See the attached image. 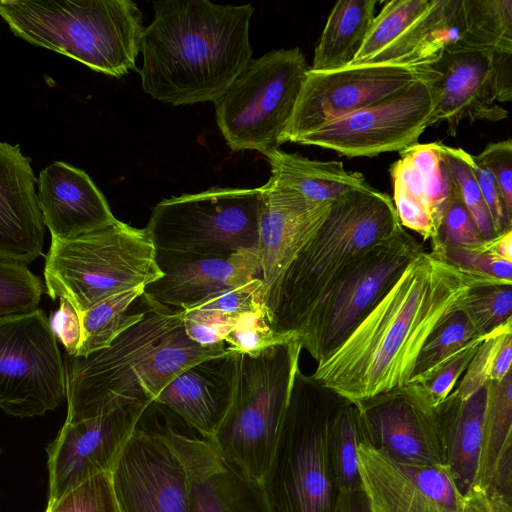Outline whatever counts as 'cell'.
<instances>
[{"label": "cell", "mask_w": 512, "mask_h": 512, "mask_svg": "<svg viewBox=\"0 0 512 512\" xmlns=\"http://www.w3.org/2000/svg\"><path fill=\"white\" fill-rule=\"evenodd\" d=\"M375 0H340L333 6L314 51L310 70L348 67L359 53L375 18Z\"/></svg>", "instance_id": "obj_31"}, {"label": "cell", "mask_w": 512, "mask_h": 512, "mask_svg": "<svg viewBox=\"0 0 512 512\" xmlns=\"http://www.w3.org/2000/svg\"><path fill=\"white\" fill-rule=\"evenodd\" d=\"M193 308L216 310L233 316L265 309L263 281L255 278L246 284L217 292L190 309Z\"/></svg>", "instance_id": "obj_46"}, {"label": "cell", "mask_w": 512, "mask_h": 512, "mask_svg": "<svg viewBox=\"0 0 512 512\" xmlns=\"http://www.w3.org/2000/svg\"><path fill=\"white\" fill-rule=\"evenodd\" d=\"M150 406L133 404L74 423L65 422L47 446V505L87 479L111 473Z\"/></svg>", "instance_id": "obj_17"}, {"label": "cell", "mask_w": 512, "mask_h": 512, "mask_svg": "<svg viewBox=\"0 0 512 512\" xmlns=\"http://www.w3.org/2000/svg\"><path fill=\"white\" fill-rule=\"evenodd\" d=\"M0 16L15 36L113 77L135 69L145 28L130 0H0Z\"/></svg>", "instance_id": "obj_5"}, {"label": "cell", "mask_w": 512, "mask_h": 512, "mask_svg": "<svg viewBox=\"0 0 512 512\" xmlns=\"http://www.w3.org/2000/svg\"><path fill=\"white\" fill-rule=\"evenodd\" d=\"M37 200L52 239H70L113 224L110 206L84 171L62 161L44 168L37 179Z\"/></svg>", "instance_id": "obj_26"}, {"label": "cell", "mask_w": 512, "mask_h": 512, "mask_svg": "<svg viewBox=\"0 0 512 512\" xmlns=\"http://www.w3.org/2000/svg\"><path fill=\"white\" fill-rule=\"evenodd\" d=\"M390 173L400 224L433 242L456 187L440 143H416L403 149Z\"/></svg>", "instance_id": "obj_22"}, {"label": "cell", "mask_w": 512, "mask_h": 512, "mask_svg": "<svg viewBox=\"0 0 512 512\" xmlns=\"http://www.w3.org/2000/svg\"><path fill=\"white\" fill-rule=\"evenodd\" d=\"M473 159L487 167L501 191L508 216L512 219V140L490 143Z\"/></svg>", "instance_id": "obj_48"}, {"label": "cell", "mask_w": 512, "mask_h": 512, "mask_svg": "<svg viewBox=\"0 0 512 512\" xmlns=\"http://www.w3.org/2000/svg\"><path fill=\"white\" fill-rule=\"evenodd\" d=\"M310 67L299 47L251 59L214 103L218 127L234 151L279 148Z\"/></svg>", "instance_id": "obj_9"}, {"label": "cell", "mask_w": 512, "mask_h": 512, "mask_svg": "<svg viewBox=\"0 0 512 512\" xmlns=\"http://www.w3.org/2000/svg\"><path fill=\"white\" fill-rule=\"evenodd\" d=\"M512 333V319L485 335L464 376L454 392L466 399L491 381L497 352L505 337Z\"/></svg>", "instance_id": "obj_43"}, {"label": "cell", "mask_w": 512, "mask_h": 512, "mask_svg": "<svg viewBox=\"0 0 512 512\" xmlns=\"http://www.w3.org/2000/svg\"><path fill=\"white\" fill-rule=\"evenodd\" d=\"M463 512H512V495L495 487L472 485L463 495Z\"/></svg>", "instance_id": "obj_51"}, {"label": "cell", "mask_w": 512, "mask_h": 512, "mask_svg": "<svg viewBox=\"0 0 512 512\" xmlns=\"http://www.w3.org/2000/svg\"><path fill=\"white\" fill-rule=\"evenodd\" d=\"M335 512H369L363 489L339 492Z\"/></svg>", "instance_id": "obj_52"}, {"label": "cell", "mask_w": 512, "mask_h": 512, "mask_svg": "<svg viewBox=\"0 0 512 512\" xmlns=\"http://www.w3.org/2000/svg\"><path fill=\"white\" fill-rule=\"evenodd\" d=\"M294 334L279 335L270 326L265 309L239 315L224 342L228 347L247 354L260 351L285 341Z\"/></svg>", "instance_id": "obj_44"}, {"label": "cell", "mask_w": 512, "mask_h": 512, "mask_svg": "<svg viewBox=\"0 0 512 512\" xmlns=\"http://www.w3.org/2000/svg\"><path fill=\"white\" fill-rule=\"evenodd\" d=\"M440 148L461 199L482 238H494L496 232L492 218L471 169L472 155L461 148L449 147L443 143H440Z\"/></svg>", "instance_id": "obj_38"}, {"label": "cell", "mask_w": 512, "mask_h": 512, "mask_svg": "<svg viewBox=\"0 0 512 512\" xmlns=\"http://www.w3.org/2000/svg\"><path fill=\"white\" fill-rule=\"evenodd\" d=\"M240 353L231 350L194 363L175 376L153 404L168 408L211 440L233 402Z\"/></svg>", "instance_id": "obj_24"}, {"label": "cell", "mask_w": 512, "mask_h": 512, "mask_svg": "<svg viewBox=\"0 0 512 512\" xmlns=\"http://www.w3.org/2000/svg\"><path fill=\"white\" fill-rule=\"evenodd\" d=\"M111 478L122 512H192L186 468L170 428L150 431L139 424Z\"/></svg>", "instance_id": "obj_15"}, {"label": "cell", "mask_w": 512, "mask_h": 512, "mask_svg": "<svg viewBox=\"0 0 512 512\" xmlns=\"http://www.w3.org/2000/svg\"><path fill=\"white\" fill-rule=\"evenodd\" d=\"M512 53L463 50L444 52L431 66L436 101L429 126L446 123L451 135L464 119L499 121L512 100Z\"/></svg>", "instance_id": "obj_16"}, {"label": "cell", "mask_w": 512, "mask_h": 512, "mask_svg": "<svg viewBox=\"0 0 512 512\" xmlns=\"http://www.w3.org/2000/svg\"><path fill=\"white\" fill-rule=\"evenodd\" d=\"M439 73L431 65L374 63L306 74L283 143L347 114L383 101L419 81H433Z\"/></svg>", "instance_id": "obj_13"}, {"label": "cell", "mask_w": 512, "mask_h": 512, "mask_svg": "<svg viewBox=\"0 0 512 512\" xmlns=\"http://www.w3.org/2000/svg\"><path fill=\"white\" fill-rule=\"evenodd\" d=\"M424 246L404 227L350 264L313 308L298 332L318 363L349 336Z\"/></svg>", "instance_id": "obj_11"}, {"label": "cell", "mask_w": 512, "mask_h": 512, "mask_svg": "<svg viewBox=\"0 0 512 512\" xmlns=\"http://www.w3.org/2000/svg\"><path fill=\"white\" fill-rule=\"evenodd\" d=\"M145 228L120 220L70 239H52L45 259L46 293L82 313L106 298L162 276Z\"/></svg>", "instance_id": "obj_8"}, {"label": "cell", "mask_w": 512, "mask_h": 512, "mask_svg": "<svg viewBox=\"0 0 512 512\" xmlns=\"http://www.w3.org/2000/svg\"><path fill=\"white\" fill-rule=\"evenodd\" d=\"M473 485L512 495V371L486 385L481 447Z\"/></svg>", "instance_id": "obj_29"}, {"label": "cell", "mask_w": 512, "mask_h": 512, "mask_svg": "<svg viewBox=\"0 0 512 512\" xmlns=\"http://www.w3.org/2000/svg\"><path fill=\"white\" fill-rule=\"evenodd\" d=\"M483 241L456 186L441 219L437 237L431 242V253L440 255L445 248L472 247Z\"/></svg>", "instance_id": "obj_42"}, {"label": "cell", "mask_w": 512, "mask_h": 512, "mask_svg": "<svg viewBox=\"0 0 512 512\" xmlns=\"http://www.w3.org/2000/svg\"><path fill=\"white\" fill-rule=\"evenodd\" d=\"M364 442L359 410L355 402L342 398L328 432V451L338 492L362 489L357 450Z\"/></svg>", "instance_id": "obj_33"}, {"label": "cell", "mask_w": 512, "mask_h": 512, "mask_svg": "<svg viewBox=\"0 0 512 512\" xmlns=\"http://www.w3.org/2000/svg\"><path fill=\"white\" fill-rule=\"evenodd\" d=\"M436 256L470 273L512 282V262L492 253L486 240L472 247L445 248Z\"/></svg>", "instance_id": "obj_45"}, {"label": "cell", "mask_w": 512, "mask_h": 512, "mask_svg": "<svg viewBox=\"0 0 512 512\" xmlns=\"http://www.w3.org/2000/svg\"><path fill=\"white\" fill-rule=\"evenodd\" d=\"M162 276L145 285L143 296L171 309L185 311L207 297L261 278L258 251L229 256H203L156 250Z\"/></svg>", "instance_id": "obj_21"}, {"label": "cell", "mask_w": 512, "mask_h": 512, "mask_svg": "<svg viewBox=\"0 0 512 512\" xmlns=\"http://www.w3.org/2000/svg\"><path fill=\"white\" fill-rule=\"evenodd\" d=\"M237 317L216 310L193 308L183 311V325L193 342L213 346L224 342Z\"/></svg>", "instance_id": "obj_47"}, {"label": "cell", "mask_w": 512, "mask_h": 512, "mask_svg": "<svg viewBox=\"0 0 512 512\" xmlns=\"http://www.w3.org/2000/svg\"><path fill=\"white\" fill-rule=\"evenodd\" d=\"M260 189L258 256L268 317L284 272L324 222L332 201H309L271 176Z\"/></svg>", "instance_id": "obj_20"}, {"label": "cell", "mask_w": 512, "mask_h": 512, "mask_svg": "<svg viewBox=\"0 0 512 512\" xmlns=\"http://www.w3.org/2000/svg\"><path fill=\"white\" fill-rule=\"evenodd\" d=\"M44 286L26 265L0 259V318L38 308Z\"/></svg>", "instance_id": "obj_39"}, {"label": "cell", "mask_w": 512, "mask_h": 512, "mask_svg": "<svg viewBox=\"0 0 512 512\" xmlns=\"http://www.w3.org/2000/svg\"><path fill=\"white\" fill-rule=\"evenodd\" d=\"M31 159L0 142V259L27 265L43 254L45 225Z\"/></svg>", "instance_id": "obj_25"}, {"label": "cell", "mask_w": 512, "mask_h": 512, "mask_svg": "<svg viewBox=\"0 0 512 512\" xmlns=\"http://www.w3.org/2000/svg\"><path fill=\"white\" fill-rule=\"evenodd\" d=\"M484 338L481 336L471 340L456 353L408 383L418 385L431 404L438 406L454 390Z\"/></svg>", "instance_id": "obj_40"}, {"label": "cell", "mask_w": 512, "mask_h": 512, "mask_svg": "<svg viewBox=\"0 0 512 512\" xmlns=\"http://www.w3.org/2000/svg\"><path fill=\"white\" fill-rule=\"evenodd\" d=\"M402 228L392 198L372 186L332 201L324 222L284 272L268 320L279 335L297 334L343 271Z\"/></svg>", "instance_id": "obj_4"}, {"label": "cell", "mask_w": 512, "mask_h": 512, "mask_svg": "<svg viewBox=\"0 0 512 512\" xmlns=\"http://www.w3.org/2000/svg\"><path fill=\"white\" fill-rule=\"evenodd\" d=\"M485 403L486 386L466 399L452 391L435 408L445 463L463 495L476 476Z\"/></svg>", "instance_id": "obj_28"}, {"label": "cell", "mask_w": 512, "mask_h": 512, "mask_svg": "<svg viewBox=\"0 0 512 512\" xmlns=\"http://www.w3.org/2000/svg\"><path fill=\"white\" fill-rule=\"evenodd\" d=\"M259 188H212L160 201L145 227L156 250L203 256L258 251Z\"/></svg>", "instance_id": "obj_10"}, {"label": "cell", "mask_w": 512, "mask_h": 512, "mask_svg": "<svg viewBox=\"0 0 512 512\" xmlns=\"http://www.w3.org/2000/svg\"><path fill=\"white\" fill-rule=\"evenodd\" d=\"M271 177L312 202L334 201L344 193L370 187L364 175L347 171L339 161H317L279 148L264 154Z\"/></svg>", "instance_id": "obj_30"}, {"label": "cell", "mask_w": 512, "mask_h": 512, "mask_svg": "<svg viewBox=\"0 0 512 512\" xmlns=\"http://www.w3.org/2000/svg\"><path fill=\"white\" fill-rule=\"evenodd\" d=\"M471 169L490 212L496 235L512 229L499 186L490 170L472 157Z\"/></svg>", "instance_id": "obj_49"}, {"label": "cell", "mask_w": 512, "mask_h": 512, "mask_svg": "<svg viewBox=\"0 0 512 512\" xmlns=\"http://www.w3.org/2000/svg\"><path fill=\"white\" fill-rule=\"evenodd\" d=\"M1 452H2V451H1V448H0V455H1Z\"/></svg>", "instance_id": "obj_53"}, {"label": "cell", "mask_w": 512, "mask_h": 512, "mask_svg": "<svg viewBox=\"0 0 512 512\" xmlns=\"http://www.w3.org/2000/svg\"><path fill=\"white\" fill-rule=\"evenodd\" d=\"M45 512H122L111 473L95 475L46 506Z\"/></svg>", "instance_id": "obj_41"}, {"label": "cell", "mask_w": 512, "mask_h": 512, "mask_svg": "<svg viewBox=\"0 0 512 512\" xmlns=\"http://www.w3.org/2000/svg\"><path fill=\"white\" fill-rule=\"evenodd\" d=\"M144 28L143 91L164 103H215L252 59L251 4L161 0Z\"/></svg>", "instance_id": "obj_2"}, {"label": "cell", "mask_w": 512, "mask_h": 512, "mask_svg": "<svg viewBox=\"0 0 512 512\" xmlns=\"http://www.w3.org/2000/svg\"><path fill=\"white\" fill-rule=\"evenodd\" d=\"M303 349L297 334L259 353H240L231 407L211 440L249 478L265 482L278 444Z\"/></svg>", "instance_id": "obj_6"}, {"label": "cell", "mask_w": 512, "mask_h": 512, "mask_svg": "<svg viewBox=\"0 0 512 512\" xmlns=\"http://www.w3.org/2000/svg\"><path fill=\"white\" fill-rule=\"evenodd\" d=\"M477 337L481 335L477 333L466 314L462 310L454 312L425 342L410 380L423 375Z\"/></svg>", "instance_id": "obj_37"}, {"label": "cell", "mask_w": 512, "mask_h": 512, "mask_svg": "<svg viewBox=\"0 0 512 512\" xmlns=\"http://www.w3.org/2000/svg\"><path fill=\"white\" fill-rule=\"evenodd\" d=\"M461 51L512 53V0H463Z\"/></svg>", "instance_id": "obj_34"}, {"label": "cell", "mask_w": 512, "mask_h": 512, "mask_svg": "<svg viewBox=\"0 0 512 512\" xmlns=\"http://www.w3.org/2000/svg\"><path fill=\"white\" fill-rule=\"evenodd\" d=\"M343 397L297 371L264 486L274 512H335L338 489L328 451Z\"/></svg>", "instance_id": "obj_7"}, {"label": "cell", "mask_w": 512, "mask_h": 512, "mask_svg": "<svg viewBox=\"0 0 512 512\" xmlns=\"http://www.w3.org/2000/svg\"><path fill=\"white\" fill-rule=\"evenodd\" d=\"M65 399V363L46 314L37 308L0 318V409L42 416Z\"/></svg>", "instance_id": "obj_12"}, {"label": "cell", "mask_w": 512, "mask_h": 512, "mask_svg": "<svg viewBox=\"0 0 512 512\" xmlns=\"http://www.w3.org/2000/svg\"><path fill=\"white\" fill-rule=\"evenodd\" d=\"M463 0H431L428 9L369 64L432 65L444 52L461 51Z\"/></svg>", "instance_id": "obj_27"}, {"label": "cell", "mask_w": 512, "mask_h": 512, "mask_svg": "<svg viewBox=\"0 0 512 512\" xmlns=\"http://www.w3.org/2000/svg\"><path fill=\"white\" fill-rule=\"evenodd\" d=\"M431 0H392L375 16L367 37L351 65L369 64L396 41L430 6Z\"/></svg>", "instance_id": "obj_35"}, {"label": "cell", "mask_w": 512, "mask_h": 512, "mask_svg": "<svg viewBox=\"0 0 512 512\" xmlns=\"http://www.w3.org/2000/svg\"><path fill=\"white\" fill-rule=\"evenodd\" d=\"M50 328L69 356H75L82 342L80 314L66 299L60 298L59 308L49 318Z\"/></svg>", "instance_id": "obj_50"}, {"label": "cell", "mask_w": 512, "mask_h": 512, "mask_svg": "<svg viewBox=\"0 0 512 512\" xmlns=\"http://www.w3.org/2000/svg\"><path fill=\"white\" fill-rule=\"evenodd\" d=\"M434 81H419L383 101L347 114L295 143L347 157H374L417 143L429 127L436 101Z\"/></svg>", "instance_id": "obj_14"}, {"label": "cell", "mask_w": 512, "mask_h": 512, "mask_svg": "<svg viewBox=\"0 0 512 512\" xmlns=\"http://www.w3.org/2000/svg\"><path fill=\"white\" fill-rule=\"evenodd\" d=\"M143 289L117 293L79 313L82 342L75 356H86L109 346L118 335L137 323L144 315Z\"/></svg>", "instance_id": "obj_32"}, {"label": "cell", "mask_w": 512, "mask_h": 512, "mask_svg": "<svg viewBox=\"0 0 512 512\" xmlns=\"http://www.w3.org/2000/svg\"><path fill=\"white\" fill-rule=\"evenodd\" d=\"M186 468L192 512H274L265 486L225 461L206 439L171 429Z\"/></svg>", "instance_id": "obj_23"}, {"label": "cell", "mask_w": 512, "mask_h": 512, "mask_svg": "<svg viewBox=\"0 0 512 512\" xmlns=\"http://www.w3.org/2000/svg\"><path fill=\"white\" fill-rule=\"evenodd\" d=\"M355 403L364 442L401 463L446 465L436 407L418 385L407 383Z\"/></svg>", "instance_id": "obj_18"}, {"label": "cell", "mask_w": 512, "mask_h": 512, "mask_svg": "<svg viewBox=\"0 0 512 512\" xmlns=\"http://www.w3.org/2000/svg\"><path fill=\"white\" fill-rule=\"evenodd\" d=\"M461 310L481 336L512 319V282L479 283L467 292Z\"/></svg>", "instance_id": "obj_36"}, {"label": "cell", "mask_w": 512, "mask_h": 512, "mask_svg": "<svg viewBox=\"0 0 512 512\" xmlns=\"http://www.w3.org/2000/svg\"><path fill=\"white\" fill-rule=\"evenodd\" d=\"M489 281L500 280L423 251L312 377L353 402L407 384L430 335L461 310L470 288Z\"/></svg>", "instance_id": "obj_1"}, {"label": "cell", "mask_w": 512, "mask_h": 512, "mask_svg": "<svg viewBox=\"0 0 512 512\" xmlns=\"http://www.w3.org/2000/svg\"><path fill=\"white\" fill-rule=\"evenodd\" d=\"M357 455L369 512H463V494L446 465L401 463L366 442Z\"/></svg>", "instance_id": "obj_19"}, {"label": "cell", "mask_w": 512, "mask_h": 512, "mask_svg": "<svg viewBox=\"0 0 512 512\" xmlns=\"http://www.w3.org/2000/svg\"><path fill=\"white\" fill-rule=\"evenodd\" d=\"M144 315L109 346L86 356H67L68 423L115 408L154 403L179 373L201 360L232 349L225 342L202 346L185 333L183 311L142 295Z\"/></svg>", "instance_id": "obj_3"}]
</instances>
